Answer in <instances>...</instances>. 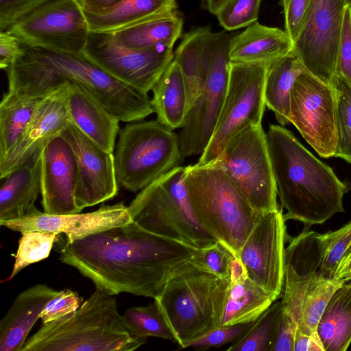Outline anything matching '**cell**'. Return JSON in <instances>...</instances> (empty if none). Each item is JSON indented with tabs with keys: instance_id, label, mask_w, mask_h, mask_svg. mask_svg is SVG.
<instances>
[{
	"instance_id": "6da1fadb",
	"label": "cell",
	"mask_w": 351,
	"mask_h": 351,
	"mask_svg": "<svg viewBox=\"0 0 351 351\" xmlns=\"http://www.w3.org/2000/svg\"><path fill=\"white\" fill-rule=\"evenodd\" d=\"M198 250L132 221L66 241L60 260L112 295L128 293L154 299Z\"/></svg>"
},
{
	"instance_id": "7a4b0ae2",
	"label": "cell",
	"mask_w": 351,
	"mask_h": 351,
	"mask_svg": "<svg viewBox=\"0 0 351 351\" xmlns=\"http://www.w3.org/2000/svg\"><path fill=\"white\" fill-rule=\"evenodd\" d=\"M8 91L42 98L66 82L85 88L120 121H141L154 112L147 95L114 78L82 54L47 50L21 43V53L6 71Z\"/></svg>"
},
{
	"instance_id": "3957f363",
	"label": "cell",
	"mask_w": 351,
	"mask_h": 351,
	"mask_svg": "<svg viewBox=\"0 0 351 351\" xmlns=\"http://www.w3.org/2000/svg\"><path fill=\"white\" fill-rule=\"evenodd\" d=\"M266 138L272 170L285 221L322 224L344 212L348 191L332 168L316 158L293 135L279 125H270Z\"/></svg>"
},
{
	"instance_id": "277c9868",
	"label": "cell",
	"mask_w": 351,
	"mask_h": 351,
	"mask_svg": "<svg viewBox=\"0 0 351 351\" xmlns=\"http://www.w3.org/2000/svg\"><path fill=\"white\" fill-rule=\"evenodd\" d=\"M145 341L129 331L114 295L95 287L77 311L43 324L21 351H132Z\"/></svg>"
},
{
	"instance_id": "5b68a950",
	"label": "cell",
	"mask_w": 351,
	"mask_h": 351,
	"mask_svg": "<svg viewBox=\"0 0 351 351\" xmlns=\"http://www.w3.org/2000/svg\"><path fill=\"white\" fill-rule=\"evenodd\" d=\"M228 278L218 277L191 259L166 282L154 298L182 348L221 326Z\"/></svg>"
},
{
	"instance_id": "8992f818",
	"label": "cell",
	"mask_w": 351,
	"mask_h": 351,
	"mask_svg": "<svg viewBox=\"0 0 351 351\" xmlns=\"http://www.w3.org/2000/svg\"><path fill=\"white\" fill-rule=\"evenodd\" d=\"M184 182L199 222L238 256L259 213L213 162L186 167Z\"/></svg>"
},
{
	"instance_id": "52a82bcc",
	"label": "cell",
	"mask_w": 351,
	"mask_h": 351,
	"mask_svg": "<svg viewBox=\"0 0 351 351\" xmlns=\"http://www.w3.org/2000/svg\"><path fill=\"white\" fill-rule=\"evenodd\" d=\"M178 166L154 181L129 205L131 217L143 228L198 249L217 241L199 222Z\"/></svg>"
},
{
	"instance_id": "ba28073f",
	"label": "cell",
	"mask_w": 351,
	"mask_h": 351,
	"mask_svg": "<svg viewBox=\"0 0 351 351\" xmlns=\"http://www.w3.org/2000/svg\"><path fill=\"white\" fill-rule=\"evenodd\" d=\"M178 134L157 119L128 122L119 132L114 160L119 186L137 192L183 162Z\"/></svg>"
},
{
	"instance_id": "9c48e42d",
	"label": "cell",
	"mask_w": 351,
	"mask_h": 351,
	"mask_svg": "<svg viewBox=\"0 0 351 351\" xmlns=\"http://www.w3.org/2000/svg\"><path fill=\"white\" fill-rule=\"evenodd\" d=\"M320 263L319 246L313 239H295L285 250L282 311L297 330L313 335L318 334V324L330 299L345 282L319 274Z\"/></svg>"
},
{
	"instance_id": "30bf717a",
	"label": "cell",
	"mask_w": 351,
	"mask_h": 351,
	"mask_svg": "<svg viewBox=\"0 0 351 351\" xmlns=\"http://www.w3.org/2000/svg\"><path fill=\"white\" fill-rule=\"evenodd\" d=\"M212 162L218 165L257 213L278 209L277 188L262 125L233 136Z\"/></svg>"
},
{
	"instance_id": "8fae6325",
	"label": "cell",
	"mask_w": 351,
	"mask_h": 351,
	"mask_svg": "<svg viewBox=\"0 0 351 351\" xmlns=\"http://www.w3.org/2000/svg\"><path fill=\"white\" fill-rule=\"evenodd\" d=\"M269 64L230 62L225 99L212 137L197 164L212 162L233 136L246 128L261 124Z\"/></svg>"
},
{
	"instance_id": "7c38bea8",
	"label": "cell",
	"mask_w": 351,
	"mask_h": 351,
	"mask_svg": "<svg viewBox=\"0 0 351 351\" xmlns=\"http://www.w3.org/2000/svg\"><path fill=\"white\" fill-rule=\"evenodd\" d=\"M230 38L225 31L212 34L206 81L178 134L184 158L202 154L214 132L228 88Z\"/></svg>"
},
{
	"instance_id": "4fadbf2b",
	"label": "cell",
	"mask_w": 351,
	"mask_h": 351,
	"mask_svg": "<svg viewBox=\"0 0 351 351\" xmlns=\"http://www.w3.org/2000/svg\"><path fill=\"white\" fill-rule=\"evenodd\" d=\"M5 32L21 44L72 54H82L90 33L79 0H57L48 3Z\"/></svg>"
},
{
	"instance_id": "5bb4252c",
	"label": "cell",
	"mask_w": 351,
	"mask_h": 351,
	"mask_svg": "<svg viewBox=\"0 0 351 351\" xmlns=\"http://www.w3.org/2000/svg\"><path fill=\"white\" fill-rule=\"evenodd\" d=\"M82 55L123 84L147 95L174 59L173 48L133 49L109 32H90Z\"/></svg>"
},
{
	"instance_id": "9a60e30c",
	"label": "cell",
	"mask_w": 351,
	"mask_h": 351,
	"mask_svg": "<svg viewBox=\"0 0 351 351\" xmlns=\"http://www.w3.org/2000/svg\"><path fill=\"white\" fill-rule=\"evenodd\" d=\"M290 123L321 157H335L337 149L335 90L306 70L297 77L291 88Z\"/></svg>"
},
{
	"instance_id": "2e32d148",
	"label": "cell",
	"mask_w": 351,
	"mask_h": 351,
	"mask_svg": "<svg viewBox=\"0 0 351 351\" xmlns=\"http://www.w3.org/2000/svg\"><path fill=\"white\" fill-rule=\"evenodd\" d=\"M347 0H312L293 52L304 69L332 86Z\"/></svg>"
},
{
	"instance_id": "e0dca14e",
	"label": "cell",
	"mask_w": 351,
	"mask_h": 351,
	"mask_svg": "<svg viewBox=\"0 0 351 351\" xmlns=\"http://www.w3.org/2000/svg\"><path fill=\"white\" fill-rule=\"evenodd\" d=\"M285 237L282 209L259 213L238 254L248 278L277 298L284 285Z\"/></svg>"
},
{
	"instance_id": "ac0fdd59",
	"label": "cell",
	"mask_w": 351,
	"mask_h": 351,
	"mask_svg": "<svg viewBox=\"0 0 351 351\" xmlns=\"http://www.w3.org/2000/svg\"><path fill=\"white\" fill-rule=\"evenodd\" d=\"M60 136L75 154L77 170L75 202L79 210L115 197L119 184L113 152L98 146L71 122Z\"/></svg>"
},
{
	"instance_id": "d6986e66",
	"label": "cell",
	"mask_w": 351,
	"mask_h": 351,
	"mask_svg": "<svg viewBox=\"0 0 351 351\" xmlns=\"http://www.w3.org/2000/svg\"><path fill=\"white\" fill-rule=\"evenodd\" d=\"M129 207L123 202L101 205L86 213L53 215L41 212L34 206L24 216L0 221L1 226L23 232L29 230L64 234L67 242H73L90 234L132 222Z\"/></svg>"
},
{
	"instance_id": "ffe728a7",
	"label": "cell",
	"mask_w": 351,
	"mask_h": 351,
	"mask_svg": "<svg viewBox=\"0 0 351 351\" xmlns=\"http://www.w3.org/2000/svg\"><path fill=\"white\" fill-rule=\"evenodd\" d=\"M69 123L68 87L64 83L40 98L20 138L7 155L0 159V178H5L37 150L60 136Z\"/></svg>"
},
{
	"instance_id": "44dd1931",
	"label": "cell",
	"mask_w": 351,
	"mask_h": 351,
	"mask_svg": "<svg viewBox=\"0 0 351 351\" xmlns=\"http://www.w3.org/2000/svg\"><path fill=\"white\" fill-rule=\"evenodd\" d=\"M77 170L72 148L61 136L43 147L41 166L42 206L53 215L78 213L75 202Z\"/></svg>"
},
{
	"instance_id": "7402d4cb",
	"label": "cell",
	"mask_w": 351,
	"mask_h": 351,
	"mask_svg": "<svg viewBox=\"0 0 351 351\" xmlns=\"http://www.w3.org/2000/svg\"><path fill=\"white\" fill-rule=\"evenodd\" d=\"M66 83L71 122L98 146L113 152L120 121L85 88L74 82Z\"/></svg>"
},
{
	"instance_id": "603a6c76",
	"label": "cell",
	"mask_w": 351,
	"mask_h": 351,
	"mask_svg": "<svg viewBox=\"0 0 351 351\" xmlns=\"http://www.w3.org/2000/svg\"><path fill=\"white\" fill-rule=\"evenodd\" d=\"M38 284L21 291L0 322V350L21 351L49 301L58 293Z\"/></svg>"
},
{
	"instance_id": "cb8c5ba5",
	"label": "cell",
	"mask_w": 351,
	"mask_h": 351,
	"mask_svg": "<svg viewBox=\"0 0 351 351\" xmlns=\"http://www.w3.org/2000/svg\"><path fill=\"white\" fill-rule=\"evenodd\" d=\"M293 51L285 30L257 21L230 38L229 58L236 63H270Z\"/></svg>"
},
{
	"instance_id": "d4e9b609",
	"label": "cell",
	"mask_w": 351,
	"mask_h": 351,
	"mask_svg": "<svg viewBox=\"0 0 351 351\" xmlns=\"http://www.w3.org/2000/svg\"><path fill=\"white\" fill-rule=\"evenodd\" d=\"M43 149L5 178L0 189V221L20 218L34 206L41 193Z\"/></svg>"
},
{
	"instance_id": "484cf974",
	"label": "cell",
	"mask_w": 351,
	"mask_h": 351,
	"mask_svg": "<svg viewBox=\"0 0 351 351\" xmlns=\"http://www.w3.org/2000/svg\"><path fill=\"white\" fill-rule=\"evenodd\" d=\"M212 34L208 26L193 28L183 36L174 52V60L180 68L186 89L187 112L200 95L206 81Z\"/></svg>"
},
{
	"instance_id": "4316f807",
	"label": "cell",
	"mask_w": 351,
	"mask_h": 351,
	"mask_svg": "<svg viewBox=\"0 0 351 351\" xmlns=\"http://www.w3.org/2000/svg\"><path fill=\"white\" fill-rule=\"evenodd\" d=\"M177 9V0H123L105 14L85 15L90 32H114Z\"/></svg>"
},
{
	"instance_id": "83f0119b",
	"label": "cell",
	"mask_w": 351,
	"mask_h": 351,
	"mask_svg": "<svg viewBox=\"0 0 351 351\" xmlns=\"http://www.w3.org/2000/svg\"><path fill=\"white\" fill-rule=\"evenodd\" d=\"M183 17L178 11L155 17L111 34L119 45L133 49H150L158 47L173 48L180 37Z\"/></svg>"
},
{
	"instance_id": "f1b7e54d",
	"label": "cell",
	"mask_w": 351,
	"mask_h": 351,
	"mask_svg": "<svg viewBox=\"0 0 351 351\" xmlns=\"http://www.w3.org/2000/svg\"><path fill=\"white\" fill-rule=\"evenodd\" d=\"M157 120L171 130L181 128L187 113V93L180 68L173 60L152 89Z\"/></svg>"
},
{
	"instance_id": "f546056e",
	"label": "cell",
	"mask_w": 351,
	"mask_h": 351,
	"mask_svg": "<svg viewBox=\"0 0 351 351\" xmlns=\"http://www.w3.org/2000/svg\"><path fill=\"white\" fill-rule=\"evenodd\" d=\"M306 70L293 51L268 65L264 86L265 106L280 125L290 123L291 91L297 77Z\"/></svg>"
},
{
	"instance_id": "4dcf8cb0",
	"label": "cell",
	"mask_w": 351,
	"mask_h": 351,
	"mask_svg": "<svg viewBox=\"0 0 351 351\" xmlns=\"http://www.w3.org/2000/svg\"><path fill=\"white\" fill-rule=\"evenodd\" d=\"M325 351H345L351 343V284L344 282L330 299L318 324Z\"/></svg>"
},
{
	"instance_id": "1f68e13d",
	"label": "cell",
	"mask_w": 351,
	"mask_h": 351,
	"mask_svg": "<svg viewBox=\"0 0 351 351\" xmlns=\"http://www.w3.org/2000/svg\"><path fill=\"white\" fill-rule=\"evenodd\" d=\"M277 298L249 278L240 282H230L221 318V326L254 322Z\"/></svg>"
},
{
	"instance_id": "d6a6232c",
	"label": "cell",
	"mask_w": 351,
	"mask_h": 351,
	"mask_svg": "<svg viewBox=\"0 0 351 351\" xmlns=\"http://www.w3.org/2000/svg\"><path fill=\"white\" fill-rule=\"evenodd\" d=\"M39 99L10 91L3 95L0 104V159L20 138Z\"/></svg>"
},
{
	"instance_id": "836d02e7",
	"label": "cell",
	"mask_w": 351,
	"mask_h": 351,
	"mask_svg": "<svg viewBox=\"0 0 351 351\" xmlns=\"http://www.w3.org/2000/svg\"><path fill=\"white\" fill-rule=\"evenodd\" d=\"M122 317L128 329L136 337H155L175 341L170 327L155 302L147 306L129 308Z\"/></svg>"
},
{
	"instance_id": "e575fe53",
	"label": "cell",
	"mask_w": 351,
	"mask_h": 351,
	"mask_svg": "<svg viewBox=\"0 0 351 351\" xmlns=\"http://www.w3.org/2000/svg\"><path fill=\"white\" fill-rule=\"evenodd\" d=\"M282 312V302H273L248 333L240 341L232 343L227 350L271 351Z\"/></svg>"
},
{
	"instance_id": "d590c367",
	"label": "cell",
	"mask_w": 351,
	"mask_h": 351,
	"mask_svg": "<svg viewBox=\"0 0 351 351\" xmlns=\"http://www.w3.org/2000/svg\"><path fill=\"white\" fill-rule=\"evenodd\" d=\"M58 237L57 233L38 230L21 232L13 269L6 280H12L26 267L46 259Z\"/></svg>"
},
{
	"instance_id": "8d00e7d4",
	"label": "cell",
	"mask_w": 351,
	"mask_h": 351,
	"mask_svg": "<svg viewBox=\"0 0 351 351\" xmlns=\"http://www.w3.org/2000/svg\"><path fill=\"white\" fill-rule=\"evenodd\" d=\"M332 88L336 97L337 126L335 157L351 163V85L337 75Z\"/></svg>"
},
{
	"instance_id": "74e56055",
	"label": "cell",
	"mask_w": 351,
	"mask_h": 351,
	"mask_svg": "<svg viewBox=\"0 0 351 351\" xmlns=\"http://www.w3.org/2000/svg\"><path fill=\"white\" fill-rule=\"evenodd\" d=\"M317 238L321 252L319 273L335 278L338 264L351 245V221L337 230L317 233Z\"/></svg>"
},
{
	"instance_id": "f35d334b",
	"label": "cell",
	"mask_w": 351,
	"mask_h": 351,
	"mask_svg": "<svg viewBox=\"0 0 351 351\" xmlns=\"http://www.w3.org/2000/svg\"><path fill=\"white\" fill-rule=\"evenodd\" d=\"M261 0H229L215 14L221 26L232 31L257 21Z\"/></svg>"
},
{
	"instance_id": "ab89813d",
	"label": "cell",
	"mask_w": 351,
	"mask_h": 351,
	"mask_svg": "<svg viewBox=\"0 0 351 351\" xmlns=\"http://www.w3.org/2000/svg\"><path fill=\"white\" fill-rule=\"evenodd\" d=\"M258 319L246 324L218 326L190 341L185 348L208 350L210 348H219L226 343L237 342L254 327Z\"/></svg>"
},
{
	"instance_id": "60d3db41",
	"label": "cell",
	"mask_w": 351,
	"mask_h": 351,
	"mask_svg": "<svg viewBox=\"0 0 351 351\" xmlns=\"http://www.w3.org/2000/svg\"><path fill=\"white\" fill-rule=\"evenodd\" d=\"M234 255L222 242L216 241L199 249L192 260L199 267L223 278L229 279V266Z\"/></svg>"
},
{
	"instance_id": "b9f144b4",
	"label": "cell",
	"mask_w": 351,
	"mask_h": 351,
	"mask_svg": "<svg viewBox=\"0 0 351 351\" xmlns=\"http://www.w3.org/2000/svg\"><path fill=\"white\" fill-rule=\"evenodd\" d=\"M57 0H0V32L38 8Z\"/></svg>"
},
{
	"instance_id": "7bdbcfd3",
	"label": "cell",
	"mask_w": 351,
	"mask_h": 351,
	"mask_svg": "<svg viewBox=\"0 0 351 351\" xmlns=\"http://www.w3.org/2000/svg\"><path fill=\"white\" fill-rule=\"evenodd\" d=\"M82 301L83 299L75 291L68 289L58 291L40 315L43 324L75 312L82 305Z\"/></svg>"
},
{
	"instance_id": "ee69618b",
	"label": "cell",
	"mask_w": 351,
	"mask_h": 351,
	"mask_svg": "<svg viewBox=\"0 0 351 351\" xmlns=\"http://www.w3.org/2000/svg\"><path fill=\"white\" fill-rule=\"evenodd\" d=\"M312 0H281L285 31L293 43L298 37L309 12Z\"/></svg>"
},
{
	"instance_id": "f6af8a7d",
	"label": "cell",
	"mask_w": 351,
	"mask_h": 351,
	"mask_svg": "<svg viewBox=\"0 0 351 351\" xmlns=\"http://www.w3.org/2000/svg\"><path fill=\"white\" fill-rule=\"evenodd\" d=\"M337 75L351 85V6L345 11L341 36L339 47Z\"/></svg>"
},
{
	"instance_id": "bcb514c9",
	"label": "cell",
	"mask_w": 351,
	"mask_h": 351,
	"mask_svg": "<svg viewBox=\"0 0 351 351\" xmlns=\"http://www.w3.org/2000/svg\"><path fill=\"white\" fill-rule=\"evenodd\" d=\"M295 322L283 311L278 323L271 351H293Z\"/></svg>"
},
{
	"instance_id": "7dc6e473",
	"label": "cell",
	"mask_w": 351,
	"mask_h": 351,
	"mask_svg": "<svg viewBox=\"0 0 351 351\" xmlns=\"http://www.w3.org/2000/svg\"><path fill=\"white\" fill-rule=\"evenodd\" d=\"M21 53V43L7 32H0V68L7 71Z\"/></svg>"
},
{
	"instance_id": "c3c4849f",
	"label": "cell",
	"mask_w": 351,
	"mask_h": 351,
	"mask_svg": "<svg viewBox=\"0 0 351 351\" xmlns=\"http://www.w3.org/2000/svg\"><path fill=\"white\" fill-rule=\"evenodd\" d=\"M293 351H325L318 334H308L296 329Z\"/></svg>"
},
{
	"instance_id": "681fc988",
	"label": "cell",
	"mask_w": 351,
	"mask_h": 351,
	"mask_svg": "<svg viewBox=\"0 0 351 351\" xmlns=\"http://www.w3.org/2000/svg\"><path fill=\"white\" fill-rule=\"evenodd\" d=\"M123 0H79L84 12L93 14H105Z\"/></svg>"
},
{
	"instance_id": "f907efd6",
	"label": "cell",
	"mask_w": 351,
	"mask_h": 351,
	"mask_svg": "<svg viewBox=\"0 0 351 351\" xmlns=\"http://www.w3.org/2000/svg\"><path fill=\"white\" fill-rule=\"evenodd\" d=\"M248 278L247 270L241 260L236 255L231 258L229 266V280L231 284L244 281Z\"/></svg>"
},
{
	"instance_id": "816d5d0a",
	"label": "cell",
	"mask_w": 351,
	"mask_h": 351,
	"mask_svg": "<svg viewBox=\"0 0 351 351\" xmlns=\"http://www.w3.org/2000/svg\"><path fill=\"white\" fill-rule=\"evenodd\" d=\"M335 278L345 282L351 280V245L339 261Z\"/></svg>"
},
{
	"instance_id": "f5cc1de1",
	"label": "cell",
	"mask_w": 351,
	"mask_h": 351,
	"mask_svg": "<svg viewBox=\"0 0 351 351\" xmlns=\"http://www.w3.org/2000/svg\"><path fill=\"white\" fill-rule=\"evenodd\" d=\"M208 11L216 14L220 8L229 0H204Z\"/></svg>"
},
{
	"instance_id": "db71d44e",
	"label": "cell",
	"mask_w": 351,
	"mask_h": 351,
	"mask_svg": "<svg viewBox=\"0 0 351 351\" xmlns=\"http://www.w3.org/2000/svg\"><path fill=\"white\" fill-rule=\"evenodd\" d=\"M347 1H348V4L351 6V0H347Z\"/></svg>"
},
{
	"instance_id": "11a10c76",
	"label": "cell",
	"mask_w": 351,
	"mask_h": 351,
	"mask_svg": "<svg viewBox=\"0 0 351 351\" xmlns=\"http://www.w3.org/2000/svg\"><path fill=\"white\" fill-rule=\"evenodd\" d=\"M348 282L351 284V280L350 281H348Z\"/></svg>"
}]
</instances>
